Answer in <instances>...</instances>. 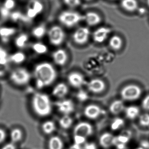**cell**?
<instances>
[{
    "mask_svg": "<svg viewBox=\"0 0 149 149\" xmlns=\"http://www.w3.org/2000/svg\"><path fill=\"white\" fill-rule=\"evenodd\" d=\"M34 77L38 89H43L54 82L57 77V73L50 63L43 62L35 67Z\"/></svg>",
    "mask_w": 149,
    "mask_h": 149,
    "instance_id": "obj_1",
    "label": "cell"
},
{
    "mask_svg": "<svg viewBox=\"0 0 149 149\" xmlns=\"http://www.w3.org/2000/svg\"><path fill=\"white\" fill-rule=\"evenodd\" d=\"M32 106L35 114L39 117H47L52 111V105L49 97L44 93H37L33 96Z\"/></svg>",
    "mask_w": 149,
    "mask_h": 149,
    "instance_id": "obj_2",
    "label": "cell"
},
{
    "mask_svg": "<svg viewBox=\"0 0 149 149\" xmlns=\"http://www.w3.org/2000/svg\"><path fill=\"white\" fill-rule=\"evenodd\" d=\"M58 19L63 26L72 28L84 20V15L76 11L65 10L59 14Z\"/></svg>",
    "mask_w": 149,
    "mask_h": 149,
    "instance_id": "obj_3",
    "label": "cell"
},
{
    "mask_svg": "<svg viewBox=\"0 0 149 149\" xmlns=\"http://www.w3.org/2000/svg\"><path fill=\"white\" fill-rule=\"evenodd\" d=\"M31 77L30 72L24 67H17L14 69L10 75L11 81L18 86L27 84L30 81Z\"/></svg>",
    "mask_w": 149,
    "mask_h": 149,
    "instance_id": "obj_4",
    "label": "cell"
},
{
    "mask_svg": "<svg viewBox=\"0 0 149 149\" xmlns=\"http://www.w3.org/2000/svg\"><path fill=\"white\" fill-rule=\"evenodd\" d=\"M141 93V89L137 85L128 84L122 89L120 95L124 101H133L139 99Z\"/></svg>",
    "mask_w": 149,
    "mask_h": 149,
    "instance_id": "obj_5",
    "label": "cell"
},
{
    "mask_svg": "<svg viewBox=\"0 0 149 149\" xmlns=\"http://www.w3.org/2000/svg\"><path fill=\"white\" fill-rule=\"evenodd\" d=\"M47 36L50 44L54 46H59L64 41L66 35L62 27L55 25L48 31Z\"/></svg>",
    "mask_w": 149,
    "mask_h": 149,
    "instance_id": "obj_6",
    "label": "cell"
},
{
    "mask_svg": "<svg viewBox=\"0 0 149 149\" xmlns=\"http://www.w3.org/2000/svg\"><path fill=\"white\" fill-rule=\"evenodd\" d=\"M93 132L92 125L86 122H81L78 123L73 130L74 136L81 137L87 139Z\"/></svg>",
    "mask_w": 149,
    "mask_h": 149,
    "instance_id": "obj_7",
    "label": "cell"
},
{
    "mask_svg": "<svg viewBox=\"0 0 149 149\" xmlns=\"http://www.w3.org/2000/svg\"><path fill=\"white\" fill-rule=\"evenodd\" d=\"M90 36V29L86 27H81L77 29L73 33V40L76 44L84 45L88 41Z\"/></svg>",
    "mask_w": 149,
    "mask_h": 149,
    "instance_id": "obj_8",
    "label": "cell"
},
{
    "mask_svg": "<svg viewBox=\"0 0 149 149\" xmlns=\"http://www.w3.org/2000/svg\"><path fill=\"white\" fill-rule=\"evenodd\" d=\"M43 10V4L38 0H31L26 9V16L30 19L35 18Z\"/></svg>",
    "mask_w": 149,
    "mask_h": 149,
    "instance_id": "obj_9",
    "label": "cell"
},
{
    "mask_svg": "<svg viewBox=\"0 0 149 149\" xmlns=\"http://www.w3.org/2000/svg\"><path fill=\"white\" fill-rule=\"evenodd\" d=\"M58 111L63 115H70L74 111L75 105L70 99H64L55 103Z\"/></svg>",
    "mask_w": 149,
    "mask_h": 149,
    "instance_id": "obj_10",
    "label": "cell"
},
{
    "mask_svg": "<svg viewBox=\"0 0 149 149\" xmlns=\"http://www.w3.org/2000/svg\"><path fill=\"white\" fill-rule=\"evenodd\" d=\"M67 80L69 84L74 88L79 89L86 83L85 78L81 73L73 72L70 73L67 77Z\"/></svg>",
    "mask_w": 149,
    "mask_h": 149,
    "instance_id": "obj_11",
    "label": "cell"
},
{
    "mask_svg": "<svg viewBox=\"0 0 149 149\" xmlns=\"http://www.w3.org/2000/svg\"><path fill=\"white\" fill-rule=\"evenodd\" d=\"M87 88L93 93H100L106 89L104 81L100 79H93L87 83Z\"/></svg>",
    "mask_w": 149,
    "mask_h": 149,
    "instance_id": "obj_12",
    "label": "cell"
},
{
    "mask_svg": "<svg viewBox=\"0 0 149 149\" xmlns=\"http://www.w3.org/2000/svg\"><path fill=\"white\" fill-rule=\"evenodd\" d=\"M111 32V29L108 27H101L98 28L93 33V40L98 44L104 42Z\"/></svg>",
    "mask_w": 149,
    "mask_h": 149,
    "instance_id": "obj_13",
    "label": "cell"
},
{
    "mask_svg": "<svg viewBox=\"0 0 149 149\" xmlns=\"http://www.w3.org/2000/svg\"><path fill=\"white\" fill-rule=\"evenodd\" d=\"M84 113L88 119H95L102 113V110L97 105L90 104L85 107Z\"/></svg>",
    "mask_w": 149,
    "mask_h": 149,
    "instance_id": "obj_14",
    "label": "cell"
},
{
    "mask_svg": "<svg viewBox=\"0 0 149 149\" xmlns=\"http://www.w3.org/2000/svg\"><path fill=\"white\" fill-rule=\"evenodd\" d=\"M52 58L54 62L56 65L62 67L66 65L68 56L66 51L59 48L53 52Z\"/></svg>",
    "mask_w": 149,
    "mask_h": 149,
    "instance_id": "obj_15",
    "label": "cell"
},
{
    "mask_svg": "<svg viewBox=\"0 0 149 149\" xmlns=\"http://www.w3.org/2000/svg\"><path fill=\"white\" fill-rule=\"evenodd\" d=\"M84 20L89 26L94 27L100 24L102 19L100 15L96 12L89 11L84 15Z\"/></svg>",
    "mask_w": 149,
    "mask_h": 149,
    "instance_id": "obj_16",
    "label": "cell"
},
{
    "mask_svg": "<svg viewBox=\"0 0 149 149\" xmlns=\"http://www.w3.org/2000/svg\"><path fill=\"white\" fill-rule=\"evenodd\" d=\"M115 137L114 135L109 132L102 133L99 137V142L101 147L107 149L114 145Z\"/></svg>",
    "mask_w": 149,
    "mask_h": 149,
    "instance_id": "obj_17",
    "label": "cell"
},
{
    "mask_svg": "<svg viewBox=\"0 0 149 149\" xmlns=\"http://www.w3.org/2000/svg\"><path fill=\"white\" fill-rule=\"evenodd\" d=\"M68 87L64 83H59L54 87L52 91V94L54 97L63 99L66 97L68 93Z\"/></svg>",
    "mask_w": 149,
    "mask_h": 149,
    "instance_id": "obj_18",
    "label": "cell"
},
{
    "mask_svg": "<svg viewBox=\"0 0 149 149\" xmlns=\"http://www.w3.org/2000/svg\"><path fill=\"white\" fill-rule=\"evenodd\" d=\"M131 133L128 131H124L120 135L115 137L114 145L119 149H122L125 147V144L129 141Z\"/></svg>",
    "mask_w": 149,
    "mask_h": 149,
    "instance_id": "obj_19",
    "label": "cell"
},
{
    "mask_svg": "<svg viewBox=\"0 0 149 149\" xmlns=\"http://www.w3.org/2000/svg\"><path fill=\"white\" fill-rule=\"evenodd\" d=\"M125 108L123 101L121 100H116L110 104L109 110L112 115H117L122 112Z\"/></svg>",
    "mask_w": 149,
    "mask_h": 149,
    "instance_id": "obj_20",
    "label": "cell"
},
{
    "mask_svg": "<svg viewBox=\"0 0 149 149\" xmlns=\"http://www.w3.org/2000/svg\"><path fill=\"white\" fill-rule=\"evenodd\" d=\"M123 44L122 39L117 35L111 37L109 41V46L115 51L120 50L123 46Z\"/></svg>",
    "mask_w": 149,
    "mask_h": 149,
    "instance_id": "obj_21",
    "label": "cell"
},
{
    "mask_svg": "<svg viewBox=\"0 0 149 149\" xmlns=\"http://www.w3.org/2000/svg\"><path fill=\"white\" fill-rule=\"evenodd\" d=\"M49 149H63L64 143L62 139L58 136L50 137L48 143Z\"/></svg>",
    "mask_w": 149,
    "mask_h": 149,
    "instance_id": "obj_22",
    "label": "cell"
},
{
    "mask_svg": "<svg viewBox=\"0 0 149 149\" xmlns=\"http://www.w3.org/2000/svg\"><path fill=\"white\" fill-rule=\"evenodd\" d=\"M16 32V29L13 27H0V37L5 42L7 41L10 37H12Z\"/></svg>",
    "mask_w": 149,
    "mask_h": 149,
    "instance_id": "obj_23",
    "label": "cell"
},
{
    "mask_svg": "<svg viewBox=\"0 0 149 149\" xmlns=\"http://www.w3.org/2000/svg\"><path fill=\"white\" fill-rule=\"evenodd\" d=\"M121 5L123 9L128 12H133L138 8L136 0H122Z\"/></svg>",
    "mask_w": 149,
    "mask_h": 149,
    "instance_id": "obj_24",
    "label": "cell"
},
{
    "mask_svg": "<svg viewBox=\"0 0 149 149\" xmlns=\"http://www.w3.org/2000/svg\"><path fill=\"white\" fill-rule=\"evenodd\" d=\"M125 115L129 119H134L139 117L140 113L139 108L135 106H130L125 108Z\"/></svg>",
    "mask_w": 149,
    "mask_h": 149,
    "instance_id": "obj_25",
    "label": "cell"
},
{
    "mask_svg": "<svg viewBox=\"0 0 149 149\" xmlns=\"http://www.w3.org/2000/svg\"><path fill=\"white\" fill-rule=\"evenodd\" d=\"M47 28L44 25H40L33 29L32 34L33 36L37 39H41L47 34Z\"/></svg>",
    "mask_w": 149,
    "mask_h": 149,
    "instance_id": "obj_26",
    "label": "cell"
},
{
    "mask_svg": "<svg viewBox=\"0 0 149 149\" xmlns=\"http://www.w3.org/2000/svg\"><path fill=\"white\" fill-rule=\"evenodd\" d=\"M73 123V119L69 115H63L58 121L60 126L64 129H69L72 126Z\"/></svg>",
    "mask_w": 149,
    "mask_h": 149,
    "instance_id": "obj_27",
    "label": "cell"
},
{
    "mask_svg": "<svg viewBox=\"0 0 149 149\" xmlns=\"http://www.w3.org/2000/svg\"><path fill=\"white\" fill-rule=\"evenodd\" d=\"M56 129L55 123L52 121H47L43 123L42 130L45 134L49 135L54 133Z\"/></svg>",
    "mask_w": 149,
    "mask_h": 149,
    "instance_id": "obj_28",
    "label": "cell"
},
{
    "mask_svg": "<svg viewBox=\"0 0 149 149\" xmlns=\"http://www.w3.org/2000/svg\"><path fill=\"white\" fill-rule=\"evenodd\" d=\"M28 40V35L25 33H22L16 37L14 40V44L18 48H23L26 46Z\"/></svg>",
    "mask_w": 149,
    "mask_h": 149,
    "instance_id": "obj_29",
    "label": "cell"
},
{
    "mask_svg": "<svg viewBox=\"0 0 149 149\" xmlns=\"http://www.w3.org/2000/svg\"><path fill=\"white\" fill-rule=\"evenodd\" d=\"M26 59V55L22 52H16L12 54L10 57V61L15 64H21Z\"/></svg>",
    "mask_w": 149,
    "mask_h": 149,
    "instance_id": "obj_30",
    "label": "cell"
},
{
    "mask_svg": "<svg viewBox=\"0 0 149 149\" xmlns=\"http://www.w3.org/2000/svg\"><path fill=\"white\" fill-rule=\"evenodd\" d=\"M23 133L20 129L14 128L10 132V139L12 143H15L20 141L22 138Z\"/></svg>",
    "mask_w": 149,
    "mask_h": 149,
    "instance_id": "obj_31",
    "label": "cell"
},
{
    "mask_svg": "<svg viewBox=\"0 0 149 149\" xmlns=\"http://www.w3.org/2000/svg\"><path fill=\"white\" fill-rule=\"evenodd\" d=\"M33 50L38 54H45L47 52L48 48L45 44L42 42H36L33 44Z\"/></svg>",
    "mask_w": 149,
    "mask_h": 149,
    "instance_id": "obj_32",
    "label": "cell"
},
{
    "mask_svg": "<svg viewBox=\"0 0 149 149\" xmlns=\"http://www.w3.org/2000/svg\"><path fill=\"white\" fill-rule=\"evenodd\" d=\"M139 124L143 127L149 126V114L143 113L139 117Z\"/></svg>",
    "mask_w": 149,
    "mask_h": 149,
    "instance_id": "obj_33",
    "label": "cell"
},
{
    "mask_svg": "<svg viewBox=\"0 0 149 149\" xmlns=\"http://www.w3.org/2000/svg\"><path fill=\"white\" fill-rule=\"evenodd\" d=\"M123 125L124 121L123 119L120 118H117L115 119V120L113 121V123H111V128L113 129V130H118V129H120L121 127L123 126Z\"/></svg>",
    "mask_w": 149,
    "mask_h": 149,
    "instance_id": "obj_34",
    "label": "cell"
},
{
    "mask_svg": "<svg viewBox=\"0 0 149 149\" xmlns=\"http://www.w3.org/2000/svg\"><path fill=\"white\" fill-rule=\"evenodd\" d=\"M65 5L70 8H75L81 4V0H63Z\"/></svg>",
    "mask_w": 149,
    "mask_h": 149,
    "instance_id": "obj_35",
    "label": "cell"
},
{
    "mask_svg": "<svg viewBox=\"0 0 149 149\" xmlns=\"http://www.w3.org/2000/svg\"><path fill=\"white\" fill-rule=\"evenodd\" d=\"M15 5L16 2L15 0H5L3 7L9 11H11L15 8Z\"/></svg>",
    "mask_w": 149,
    "mask_h": 149,
    "instance_id": "obj_36",
    "label": "cell"
},
{
    "mask_svg": "<svg viewBox=\"0 0 149 149\" xmlns=\"http://www.w3.org/2000/svg\"><path fill=\"white\" fill-rule=\"evenodd\" d=\"M8 70V64L0 63V77L4 76Z\"/></svg>",
    "mask_w": 149,
    "mask_h": 149,
    "instance_id": "obj_37",
    "label": "cell"
},
{
    "mask_svg": "<svg viewBox=\"0 0 149 149\" xmlns=\"http://www.w3.org/2000/svg\"><path fill=\"white\" fill-rule=\"evenodd\" d=\"M142 107L147 111H149V95H148L142 101Z\"/></svg>",
    "mask_w": 149,
    "mask_h": 149,
    "instance_id": "obj_38",
    "label": "cell"
},
{
    "mask_svg": "<svg viewBox=\"0 0 149 149\" xmlns=\"http://www.w3.org/2000/svg\"><path fill=\"white\" fill-rule=\"evenodd\" d=\"M7 57L8 55L6 51L0 46V60L7 59Z\"/></svg>",
    "mask_w": 149,
    "mask_h": 149,
    "instance_id": "obj_39",
    "label": "cell"
},
{
    "mask_svg": "<svg viewBox=\"0 0 149 149\" xmlns=\"http://www.w3.org/2000/svg\"><path fill=\"white\" fill-rule=\"evenodd\" d=\"M11 16L12 20H14V21H17V20H20V19L22 18V15L19 12H15L11 15Z\"/></svg>",
    "mask_w": 149,
    "mask_h": 149,
    "instance_id": "obj_40",
    "label": "cell"
},
{
    "mask_svg": "<svg viewBox=\"0 0 149 149\" xmlns=\"http://www.w3.org/2000/svg\"><path fill=\"white\" fill-rule=\"evenodd\" d=\"M6 133L3 129L0 128V144L4 142L6 139Z\"/></svg>",
    "mask_w": 149,
    "mask_h": 149,
    "instance_id": "obj_41",
    "label": "cell"
},
{
    "mask_svg": "<svg viewBox=\"0 0 149 149\" xmlns=\"http://www.w3.org/2000/svg\"><path fill=\"white\" fill-rule=\"evenodd\" d=\"M9 12H10V11L6 9V8H4L3 7H2V8H1V9H0L1 15L4 18H6L7 16H8L10 14Z\"/></svg>",
    "mask_w": 149,
    "mask_h": 149,
    "instance_id": "obj_42",
    "label": "cell"
},
{
    "mask_svg": "<svg viewBox=\"0 0 149 149\" xmlns=\"http://www.w3.org/2000/svg\"><path fill=\"white\" fill-rule=\"evenodd\" d=\"M1 149H16V147L15 143L11 142L4 145Z\"/></svg>",
    "mask_w": 149,
    "mask_h": 149,
    "instance_id": "obj_43",
    "label": "cell"
},
{
    "mask_svg": "<svg viewBox=\"0 0 149 149\" xmlns=\"http://www.w3.org/2000/svg\"><path fill=\"white\" fill-rule=\"evenodd\" d=\"M68 149H83L81 145H77V143H74L73 145L70 146Z\"/></svg>",
    "mask_w": 149,
    "mask_h": 149,
    "instance_id": "obj_44",
    "label": "cell"
},
{
    "mask_svg": "<svg viewBox=\"0 0 149 149\" xmlns=\"http://www.w3.org/2000/svg\"><path fill=\"white\" fill-rule=\"evenodd\" d=\"M147 3L148 4V5L149 6V0H147Z\"/></svg>",
    "mask_w": 149,
    "mask_h": 149,
    "instance_id": "obj_45",
    "label": "cell"
},
{
    "mask_svg": "<svg viewBox=\"0 0 149 149\" xmlns=\"http://www.w3.org/2000/svg\"><path fill=\"white\" fill-rule=\"evenodd\" d=\"M86 1H90L91 0H86Z\"/></svg>",
    "mask_w": 149,
    "mask_h": 149,
    "instance_id": "obj_46",
    "label": "cell"
}]
</instances>
